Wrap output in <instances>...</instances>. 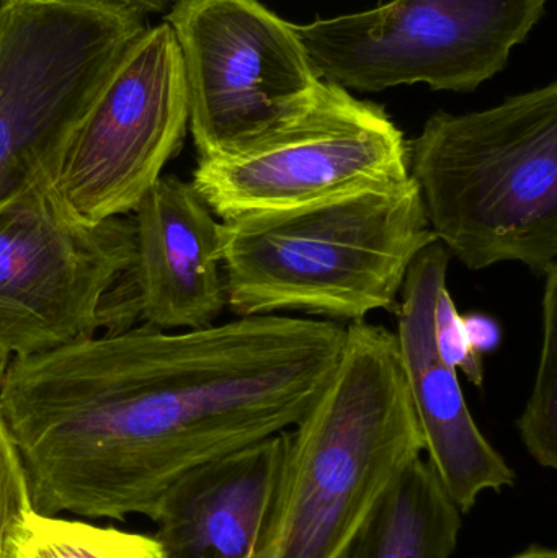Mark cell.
<instances>
[{
  "instance_id": "obj_17",
  "label": "cell",
  "mask_w": 557,
  "mask_h": 558,
  "mask_svg": "<svg viewBox=\"0 0 557 558\" xmlns=\"http://www.w3.org/2000/svg\"><path fill=\"white\" fill-rule=\"evenodd\" d=\"M434 325L435 341H437L438 350L445 361L457 367L458 373L463 371L473 386H483L484 376H486L483 354L477 353L471 344L467 327H464L463 315L458 312L453 298L448 291V286H444L438 292L437 302H435Z\"/></svg>"
},
{
  "instance_id": "obj_14",
  "label": "cell",
  "mask_w": 557,
  "mask_h": 558,
  "mask_svg": "<svg viewBox=\"0 0 557 558\" xmlns=\"http://www.w3.org/2000/svg\"><path fill=\"white\" fill-rule=\"evenodd\" d=\"M461 511L424 459H417L379 501L346 558H450Z\"/></svg>"
},
{
  "instance_id": "obj_11",
  "label": "cell",
  "mask_w": 557,
  "mask_h": 558,
  "mask_svg": "<svg viewBox=\"0 0 557 558\" xmlns=\"http://www.w3.org/2000/svg\"><path fill=\"white\" fill-rule=\"evenodd\" d=\"M134 257L105 302L104 327L143 320L160 330L213 325L228 307L219 225L192 182L162 175L130 213Z\"/></svg>"
},
{
  "instance_id": "obj_15",
  "label": "cell",
  "mask_w": 557,
  "mask_h": 558,
  "mask_svg": "<svg viewBox=\"0 0 557 558\" xmlns=\"http://www.w3.org/2000/svg\"><path fill=\"white\" fill-rule=\"evenodd\" d=\"M12 558H169L156 537L32 510L12 531Z\"/></svg>"
},
{
  "instance_id": "obj_16",
  "label": "cell",
  "mask_w": 557,
  "mask_h": 558,
  "mask_svg": "<svg viewBox=\"0 0 557 558\" xmlns=\"http://www.w3.org/2000/svg\"><path fill=\"white\" fill-rule=\"evenodd\" d=\"M543 340L532 396L520 415V438L536 464L557 469V265L546 271Z\"/></svg>"
},
{
  "instance_id": "obj_4",
  "label": "cell",
  "mask_w": 557,
  "mask_h": 558,
  "mask_svg": "<svg viewBox=\"0 0 557 558\" xmlns=\"http://www.w3.org/2000/svg\"><path fill=\"white\" fill-rule=\"evenodd\" d=\"M408 153L428 225L464 267L545 277L557 265L556 82L483 111H437Z\"/></svg>"
},
{
  "instance_id": "obj_20",
  "label": "cell",
  "mask_w": 557,
  "mask_h": 558,
  "mask_svg": "<svg viewBox=\"0 0 557 558\" xmlns=\"http://www.w3.org/2000/svg\"><path fill=\"white\" fill-rule=\"evenodd\" d=\"M113 2L123 3L147 16L150 13L167 12L177 0H113Z\"/></svg>"
},
{
  "instance_id": "obj_22",
  "label": "cell",
  "mask_w": 557,
  "mask_h": 558,
  "mask_svg": "<svg viewBox=\"0 0 557 558\" xmlns=\"http://www.w3.org/2000/svg\"><path fill=\"white\" fill-rule=\"evenodd\" d=\"M10 356L0 350V387H2L3 376H5L7 366H9Z\"/></svg>"
},
{
  "instance_id": "obj_10",
  "label": "cell",
  "mask_w": 557,
  "mask_h": 558,
  "mask_svg": "<svg viewBox=\"0 0 557 558\" xmlns=\"http://www.w3.org/2000/svg\"><path fill=\"white\" fill-rule=\"evenodd\" d=\"M189 92L169 23L147 26L105 82L52 190L85 222L128 216L182 150Z\"/></svg>"
},
{
  "instance_id": "obj_6",
  "label": "cell",
  "mask_w": 557,
  "mask_h": 558,
  "mask_svg": "<svg viewBox=\"0 0 557 558\" xmlns=\"http://www.w3.org/2000/svg\"><path fill=\"white\" fill-rule=\"evenodd\" d=\"M546 0H391L294 25L320 81L346 90L427 84L473 92L499 74Z\"/></svg>"
},
{
  "instance_id": "obj_9",
  "label": "cell",
  "mask_w": 557,
  "mask_h": 558,
  "mask_svg": "<svg viewBox=\"0 0 557 558\" xmlns=\"http://www.w3.org/2000/svg\"><path fill=\"white\" fill-rule=\"evenodd\" d=\"M134 257L131 216L75 218L52 185L0 213V350L13 360L94 338Z\"/></svg>"
},
{
  "instance_id": "obj_5",
  "label": "cell",
  "mask_w": 557,
  "mask_h": 558,
  "mask_svg": "<svg viewBox=\"0 0 557 558\" xmlns=\"http://www.w3.org/2000/svg\"><path fill=\"white\" fill-rule=\"evenodd\" d=\"M146 15L113 0H0V213L52 185Z\"/></svg>"
},
{
  "instance_id": "obj_18",
  "label": "cell",
  "mask_w": 557,
  "mask_h": 558,
  "mask_svg": "<svg viewBox=\"0 0 557 558\" xmlns=\"http://www.w3.org/2000/svg\"><path fill=\"white\" fill-rule=\"evenodd\" d=\"M35 510L19 449L0 415V558L5 557L12 531Z\"/></svg>"
},
{
  "instance_id": "obj_7",
  "label": "cell",
  "mask_w": 557,
  "mask_h": 558,
  "mask_svg": "<svg viewBox=\"0 0 557 558\" xmlns=\"http://www.w3.org/2000/svg\"><path fill=\"white\" fill-rule=\"evenodd\" d=\"M167 12L198 159L245 149L316 100L323 81L296 28L258 0H177Z\"/></svg>"
},
{
  "instance_id": "obj_13",
  "label": "cell",
  "mask_w": 557,
  "mask_h": 558,
  "mask_svg": "<svg viewBox=\"0 0 557 558\" xmlns=\"http://www.w3.org/2000/svg\"><path fill=\"white\" fill-rule=\"evenodd\" d=\"M288 432L199 465L170 487L153 518L167 557L255 558L283 471Z\"/></svg>"
},
{
  "instance_id": "obj_2",
  "label": "cell",
  "mask_w": 557,
  "mask_h": 558,
  "mask_svg": "<svg viewBox=\"0 0 557 558\" xmlns=\"http://www.w3.org/2000/svg\"><path fill=\"white\" fill-rule=\"evenodd\" d=\"M293 428L255 558H346L424 452L395 331L349 324L329 380Z\"/></svg>"
},
{
  "instance_id": "obj_23",
  "label": "cell",
  "mask_w": 557,
  "mask_h": 558,
  "mask_svg": "<svg viewBox=\"0 0 557 558\" xmlns=\"http://www.w3.org/2000/svg\"><path fill=\"white\" fill-rule=\"evenodd\" d=\"M3 558H12V556H10L9 544H7L5 557H3Z\"/></svg>"
},
{
  "instance_id": "obj_19",
  "label": "cell",
  "mask_w": 557,
  "mask_h": 558,
  "mask_svg": "<svg viewBox=\"0 0 557 558\" xmlns=\"http://www.w3.org/2000/svg\"><path fill=\"white\" fill-rule=\"evenodd\" d=\"M464 327H467L468 337L471 344L477 353L491 351L497 347L500 338V328L493 318L484 315H474V317H463Z\"/></svg>"
},
{
  "instance_id": "obj_12",
  "label": "cell",
  "mask_w": 557,
  "mask_h": 558,
  "mask_svg": "<svg viewBox=\"0 0 557 558\" xmlns=\"http://www.w3.org/2000/svg\"><path fill=\"white\" fill-rule=\"evenodd\" d=\"M450 258L440 242L415 258L396 307V338L427 464L455 507L470 513L481 495L512 487L516 474L474 422L457 367L435 341V302Z\"/></svg>"
},
{
  "instance_id": "obj_1",
  "label": "cell",
  "mask_w": 557,
  "mask_h": 558,
  "mask_svg": "<svg viewBox=\"0 0 557 558\" xmlns=\"http://www.w3.org/2000/svg\"><path fill=\"white\" fill-rule=\"evenodd\" d=\"M347 327L252 315L169 331H111L10 360L0 415L43 514L153 520L199 465L298 425Z\"/></svg>"
},
{
  "instance_id": "obj_3",
  "label": "cell",
  "mask_w": 557,
  "mask_h": 558,
  "mask_svg": "<svg viewBox=\"0 0 557 558\" xmlns=\"http://www.w3.org/2000/svg\"><path fill=\"white\" fill-rule=\"evenodd\" d=\"M219 241L232 314L301 312L349 324L396 311L415 258L438 242L411 177L303 208L226 219Z\"/></svg>"
},
{
  "instance_id": "obj_21",
  "label": "cell",
  "mask_w": 557,
  "mask_h": 558,
  "mask_svg": "<svg viewBox=\"0 0 557 558\" xmlns=\"http://www.w3.org/2000/svg\"><path fill=\"white\" fill-rule=\"evenodd\" d=\"M507 558H557V553L555 549H549V547L530 546L522 553Z\"/></svg>"
},
{
  "instance_id": "obj_8",
  "label": "cell",
  "mask_w": 557,
  "mask_h": 558,
  "mask_svg": "<svg viewBox=\"0 0 557 558\" xmlns=\"http://www.w3.org/2000/svg\"><path fill=\"white\" fill-rule=\"evenodd\" d=\"M405 180L408 140L385 108L323 81L310 110L283 130L238 153L198 159L192 185L226 221Z\"/></svg>"
}]
</instances>
